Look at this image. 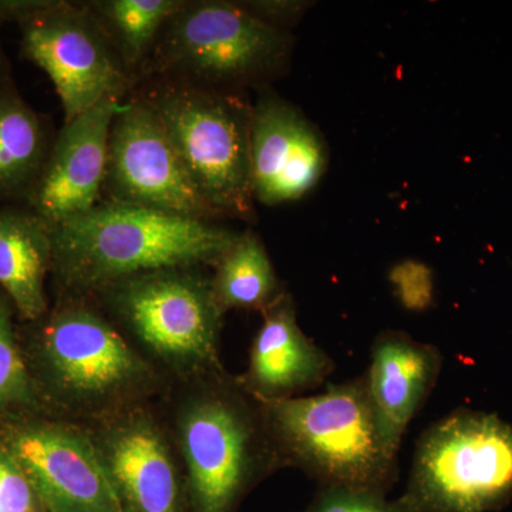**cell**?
Listing matches in <instances>:
<instances>
[{"mask_svg": "<svg viewBox=\"0 0 512 512\" xmlns=\"http://www.w3.org/2000/svg\"><path fill=\"white\" fill-rule=\"evenodd\" d=\"M18 335L43 412L59 419L87 426L157 402L170 384L90 298L53 296Z\"/></svg>", "mask_w": 512, "mask_h": 512, "instance_id": "obj_1", "label": "cell"}, {"mask_svg": "<svg viewBox=\"0 0 512 512\" xmlns=\"http://www.w3.org/2000/svg\"><path fill=\"white\" fill-rule=\"evenodd\" d=\"M157 403L183 464L190 512H235L284 468L262 403L224 366L168 384Z\"/></svg>", "mask_w": 512, "mask_h": 512, "instance_id": "obj_2", "label": "cell"}, {"mask_svg": "<svg viewBox=\"0 0 512 512\" xmlns=\"http://www.w3.org/2000/svg\"><path fill=\"white\" fill-rule=\"evenodd\" d=\"M53 296H92L133 276L214 268L239 232L214 221L101 201L52 228Z\"/></svg>", "mask_w": 512, "mask_h": 512, "instance_id": "obj_3", "label": "cell"}, {"mask_svg": "<svg viewBox=\"0 0 512 512\" xmlns=\"http://www.w3.org/2000/svg\"><path fill=\"white\" fill-rule=\"evenodd\" d=\"M262 407L282 467L298 468L320 487L392 490L397 460L384 444L365 375Z\"/></svg>", "mask_w": 512, "mask_h": 512, "instance_id": "obj_4", "label": "cell"}, {"mask_svg": "<svg viewBox=\"0 0 512 512\" xmlns=\"http://www.w3.org/2000/svg\"><path fill=\"white\" fill-rule=\"evenodd\" d=\"M293 39L242 3L184 0L158 37L140 82L161 79L198 89L244 93L285 74Z\"/></svg>", "mask_w": 512, "mask_h": 512, "instance_id": "obj_5", "label": "cell"}, {"mask_svg": "<svg viewBox=\"0 0 512 512\" xmlns=\"http://www.w3.org/2000/svg\"><path fill=\"white\" fill-rule=\"evenodd\" d=\"M148 362L184 382L224 366L221 311L207 268H177L124 279L92 296Z\"/></svg>", "mask_w": 512, "mask_h": 512, "instance_id": "obj_6", "label": "cell"}, {"mask_svg": "<svg viewBox=\"0 0 512 512\" xmlns=\"http://www.w3.org/2000/svg\"><path fill=\"white\" fill-rule=\"evenodd\" d=\"M134 96L156 113L202 200L222 218L251 222L252 103L244 93L214 92L146 79Z\"/></svg>", "mask_w": 512, "mask_h": 512, "instance_id": "obj_7", "label": "cell"}, {"mask_svg": "<svg viewBox=\"0 0 512 512\" xmlns=\"http://www.w3.org/2000/svg\"><path fill=\"white\" fill-rule=\"evenodd\" d=\"M400 503L409 512H493L512 500V424L460 409L429 427Z\"/></svg>", "mask_w": 512, "mask_h": 512, "instance_id": "obj_8", "label": "cell"}, {"mask_svg": "<svg viewBox=\"0 0 512 512\" xmlns=\"http://www.w3.org/2000/svg\"><path fill=\"white\" fill-rule=\"evenodd\" d=\"M0 20L19 26L23 56L52 80L64 123L136 89L86 3L0 0Z\"/></svg>", "mask_w": 512, "mask_h": 512, "instance_id": "obj_9", "label": "cell"}, {"mask_svg": "<svg viewBox=\"0 0 512 512\" xmlns=\"http://www.w3.org/2000/svg\"><path fill=\"white\" fill-rule=\"evenodd\" d=\"M0 446L47 512H123L86 427L46 413H0Z\"/></svg>", "mask_w": 512, "mask_h": 512, "instance_id": "obj_10", "label": "cell"}, {"mask_svg": "<svg viewBox=\"0 0 512 512\" xmlns=\"http://www.w3.org/2000/svg\"><path fill=\"white\" fill-rule=\"evenodd\" d=\"M84 427L121 511L190 512L183 464L157 402Z\"/></svg>", "mask_w": 512, "mask_h": 512, "instance_id": "obj_11", "label": "cell"}, {"mask_svg": "<svg viewBox=\"0 0 512 512\" xmlns=\"http://www.w3.org/2000/svg\"><path fill=\"white\" fill-rule=\"evenodd\" d=\"M103 198L178 217L220 221L192 184L156 113L136 96L121 104L111 124Z\"/></svg>", "mask_w": 512, "mask_h": 512, "instance_id": "obj_12", "label": "cell"}, {"mask_svg": "<svg viewBox=\"0 0 512 512\" xmlns=\"http://www.w3.org/2000/svg\"><path fill=\"white\" fill-rule=\"evenodd\" d=\"M251 167L255 201L268 207L301 200L328 167L318 128L268 87L252 104Z\"/></svg>", "mask_w": 512, "mask_h": 512, "instance_id": "obj_13", "label": "cell"}, {"mask_svg": "<svg viewBox=\"0 0 512 512\" xmlns=\"http://www.w3.org/2000/svg\"><path fill=\"white\" fill-rule=\"evenodd\" d=\"M121 106L107 100L64 123L26 207L50 227L87 214L103 201L111 124Z\"/></svg>", "mask_w": 512, "mask_h": 512, "instance_id": "obj_14", "label": "cell"}, {"mask_svg": "<svg viewBox=\"0 0 512 512\" xmlns=\"http://www.w3.org/2000/svg\"><path fill=\"white\" fill-rule=\"evenodd\" d=\"M249 350L248 369L239 380L262 403L299 397L332 375L325 350L303 333L288 293L266 309Z\"/></svg>", "mask_w": 512, "mask_h": 512, "instance_id": "obj_15", "label": "cell"}, {"mask_svg": "<svg viewBox=\"0 0 512 512\" xmlns=\"http://www.w3.org/2000/svg\"><path fill=\"white\" fill-rule=\"evenodd\" d=\"M441 367L440 350L407 333L386 330L375 339L365 375L367 390L384 444L394 457L407 426L436 386Z\"/></svg>", "mask_w": 512, "mask_h": 512, "instance_id": "obj_16", "label": "cell"}, {"mask_svg": "<svg viewBox=\"0 0 512 512\" xmlns=\"http://www.w3.org/2000/svg\"><path fill=\"white\" fill-rule=\"evenodd\" d=\"M52 227L26 205H0V291L15 306L19 322L49 311Z\"/></svg>", "mask_w": 512, "mask_h": 512, "instance_id": "obj_17", "label": "cell"}, {"mask_svg": "<svg viewBox=\"0 0 512 512\" xmlns=\"http://www.w3.org/2000/svg\"><path fill=\"white\" fill-rule=\"evenodd\" d=\"M46 121L12 77L0 82V205H25L53 146Z\"/></svg>", "mask_w": 512, "mask_h": 512, "instance_id": "obj_18", "label": "cell"}, {"mask_svg": "<svg viewBox=\"0 0 512 512\" xmlns=\"http://www.w3.org/2000/svg\"><path fill=\"white\" fill-rule=\"evenodd\" d=\"M212 291L222 312L247 309L264 313L285 295L264 242L248 229L239 232L211 275Z\"/></svg>", "mask_w": 512, "mask_h": 512, "instance_id": "obj_19", "label": "cell"}, {"mask_svg": "<svg viewBox=\"0 0 512 512\" xmlns=\"http://www.w3.org/2000/svg\"><path fill=\"white\" fill-rule=\"evenodd\" d=\"M86 5L137 86L164 26L184 0H94Z\"/></svg>", "mask_w": 512, "mask_h": 512, "instance_id": "obj_20", "label": "cell"}, {"mask_svg": "<svg viewBox=\"0 0 512 512\" xmlns=\"http://www.w3.org/2000/svg\"><path fill=\"white\" fill-rule=\"evenodd\" d=\"M15 306L0 291V413H45L20 348Z\"/></svg>", "mask_w": 512, "mask_h": 512, "instance_id": "obj_21", "label": "cell"}, {"mask_svg": "<svg viewBox=\"0 0 512 512\" xmlns=\"http://www.w3.org/2000/svg\"><path fill=\"white\" fill-rule=\"evenodd\" d=\"M0 512H47L28 474L0 446Z\"/></svg>", "mask_w": 512, "mask_h": 512, "instance_id": "obj_22", "label": "cell"}, {"mask_svg": "<svg viewBox=\"0 0 512 512\" xmlns=\"http://www.w3.org/2000/svg\"><path fill=\"white\" fill-rule=\"evenodd\" d=\"M345 487H320L308 512H409L399 498Z\"/></svg>", "mask_w": 512, "mask_h": 512, "instance_id": "obj_23", "label": "cell"}, {"mask_svg": "<svg viewBox=\"0 0 512 512\" xmlns=\"http://www.w3.org/2000/svg\"><path fill=\"white\" fill-rule=\"evenodd\" d=\"M392 282L399 293L400 302L406 308L421 311L433 299V281L430 269L416 262H404L392 272Z\"/></svg>", "mask_w": 512, "mask_h": 512, "instance_id": "obj_24", "label": "cell"}, {"mask_svg": "<svg viewBox=\"0 0 512 512\" xmlns=\"http://www.w3.org/2000/svg\"><path fill=\"white\" fill-rule=\"evenodd\" d=\"M254 13L256 18L264 20L269 25L279 29H288L289 25L296 23L305 10L308 9L306 2H288V0H268V2H241Z\"/></svg>", "mask_w": 512, "mask_h": 512, "instance_id": "obj_25", "label": "cell"}, {"mask_svg": "<svg viewBox=\"0 0 512 512\" xmlns=\"http://www.w3.org/2000/svg\"><path fill=\"white\" fill-rule=\"evenodd\" d=\"M3 22L0 20V28H2ZM12 77V69H10V63L8 56H6L5 50H3L2 42H0V82L5 79Z\"/></svg>", "mask_w": 512, "mask_h": 512, "instance_id": "obj_26", "label": "cell"}]
</instances>
